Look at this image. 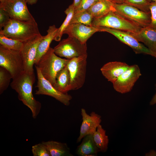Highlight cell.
Listing matches in <instances>:
<instances>
[{
  "label": "cell",
  "mask_w": 156,
  "mask_h": 156,
  "mask_svg": "<svg viewBox=\"0 0 156 156\" xmlns=\"http://www.w3.org/2000/svg\"><path fill=\"white\" fill-rule=\"evenodd\" d=\"M93 17L87 10L74 13L70 24L79 23L91 26Z\"/></svg>",
  "instance_id": "484cf974"
},
{
  "label": "cell",
  "mask_w": 156,
  "mask_h": 156,
  "mask_svg": "<svg viewBox=\"0 0 156 156\" xmlns=\"http://www.w3.org/2000/svg\"><path fill=\"white\" fill-rule=\"evenodd\" d=\"M150 2H156V0H147Z\"/></svg>",
  "instance_id": "74e56055"
},
{
  "label": "cell",
  "mask_w": 156,
  "mask_h": 156,
  "mask_svg": "<svg viewBox=\"0 0 156 156\" xmlns=\"http://www.w3.org/2000/svg\"><path fill=\"white\" fill-rule=\"evenodd\" d=\"M31 152L34 156H51L48 149L42 142L33 146Z\"/></svg>",
  "instance_id": "f1b7e54d"
},
{
  "label": "cell",
  "mask_w": 156,
  "mask_h": 156,
  "mask_svg": "<svg viewBox=\"0 0 156 156\" xmlns=\"http://www.w3.org/2000/svg\"><path fill=\"white\" fill-rule=\"evenodd\" d=\"M99 0H81L78 7L75 10L74 13L87 10Z\"/></svg>",
  "instance_id": "f546056e"
},
{
  "label": "cell",
  "mask_w": 156,
  "mask_h": 156,
  "mask_svg": "<svg viewBox=\"0 0 156 156\" xmlns=\"http://www.w3.org/2000/svg\"><path fill=\"white\" fill-rule=\"evenodd\" d=\"M38 81L36 86L38 89L35 92L36 95H45L52 97L64 105L68 106L72 99L71 96L67 93H62L56 90L52 85L46 79L41 73L40 70L35 65Z\"/></svg>",
  "instance_id": "30bf717a"
},
{
  "label": "cell",
  "mask_w": 156,
  "mask_h": 156,
  "mask_svg": "<svg viewBox=\"0 0 156 156\" xmlns=\"http://www.w3.org/2000/svg\"><path fill=\"white\" fill-rule=\"evenodd\" d=\"M100 151L96 146L92 135H86L83 138L81 144L78 146L77 154L80 156H96Z\"/></svg>",
  "instance_id": "d6986e66"
},
{
  "label": "cell",
  "mask_w": 156,
  "mask_h": 156,
  "mask_svg": "<svg viewBox=\"0 0 156 156\" xmlns=\"http://www.w3.org/2000/svg\"><path fill=\"white\" fill-rule=\"evenodd\" d=\"M25 1L28 4L32 5L36 3L38 0H25Z\"/></svg>",
  "instance_id": "8d00e7d4"
},
{
  "label": "cell",
  "mask_w": 156,
  "mask_h": 156,
  "mask_svg": "<svg viewBox=\"0 0 156 156\" xmlns=\"http://www.w3.org/2000/svg\"><path fill=\"white\" fill-rule=\"evenodd\" d=\"M100 31L99 27L87 26L79 23L70 24L63 32L68 36L76 38L82 44L86 43L87 40L95 33Z\"/></svg>",
  "instance_id": "9a60e30c"
},
{
  "label": "cell",
  "mask_w": 156,
  "mask_h": 156,
  "mask_svg": "<svg viewBox=\"0 0 156 156\" xmlns=\"http://www.w3.org/2000/svg\"><path fill=\"white\" fill-rule=\"evenodd\" d=\"M42 143L46 146L51 156H73L70 148L66 143L54 141L43 142Z\"/></svg>",
  "instance_id": "7402d4cb"
},
{
  "label": "cell",
  "mask_w": 156,
  "mask_h": 156,
  "mask_svg": "<svg viewBox=\"0 0 156 156\" xmlns=\"http://www.w3.org/2000/svg\"><path fill=\"white\" fill-rule=\"evenodd\" d=\"M68 59L58 57L51 47L41 57L35 65L40 69L43 76L53 85L58 73L66 66Z\"/></svg>",
  "instance_id": "3957f363"
},
{
  "label": "cell",
  "mask_w": 156,
  "mask_h": 156,
  "mask_svg": "<svg viewBox=\"0 0 156 156\" xmlns=\"http://www.w3.org/2000/svg\"><path fill=\"white\" fill-rule=\"evenodd\" d=\"M124 3L135 7L143 12L150 13L149 7L151 2L147 0H125Z\"/></svg>",
  "instance_id": "83f0119b"
},
{
  "label": "cell",
  "mask_w": 156,
  "mask_h": 156,
  "mask_svg": "<svg viewBox=\"0 0 156 156\" xmlns=\"http://www.w3.org/2000/svg\"><path fill=\"white\" fill-rule=\"evenodd\" d=\"M35 78L34 73L24 71L12 79L10 83L12 88L18 94L19 100L30 109L34 118H36L41 107L40 103L35 99L32 94Z\"/></svg>",
  "instance_id": "6da1fadb"
},
{
  "label": "cell",
  "mask_w": 156,
  "mask_h": 156,
  "mask_svg": "<svg viewBox=\"0 0 156 156\" xmlns=\"http://www.w3.org/2000/svg\"><path fill=\"white\" fill-rule=\"evenodd\" d=\"M87 55L68 59L66 65L69 71L70 82L69 91L82 87L85 80Z\"/></svg>",
  "instance_id": "5b68a950"
},
{
  "label": "cell",
  "mask_w": 156,
  "mask_h": 156,
  "mask_svg": "<svg viewBox=\"0 0 156 156\" xmlns=\"http://www.w3.org/2000/svg\"><path fill=\"white\" fill-rule=\"evenodd\" d=\"M0 34L23 42L41 35L35 19L22 21L10 18L0 31Z\"/></svg>",
  "instance_id": "7a4b0ae2"
},
{
  "label": "cell",
  "mask_w": 156,
  "mask_h": 156,
  "mask_svg": "<svg viewBox=\"0 0 156 156\" xmlns=\"http://www.w3.org/2000/svg\"><path fill=\"white\" fill-rule=\"evenodd\" d=\"M114 4H120L125 3V0H108Z\"/></svg>",
  "instance_id": "836d02e7"
},
{
  "label": "cell",
  "mask_w": 156,
  "mask_h": 156,
  "mask_svg": "<svg viewBox=\"0 0 156 156\" xmlns=\"http://www.w3.org/2000/svg\"><path fill=\"white\" fill-rule=\"evenodd\" d=\"M145 156H156V151L153 149H151L145 154Z\"/></svg>",
  "instance_id": "d6a6232c"
},
{
  "label": "cell",
  "mask_w": 156,
  "mask_h": 156,
  "mask_svg": "<svg viewBox=\"0 0 156 156\" xmlns=\"http://www.w3.org/2000/svg\"><path fill=\"white\" fill-rule=\"evenodd\" d=\"M11 18L8 13L0 8V29H1L9 22Z\"/></svg>",
  "instance_id": "1f68e13d"
},
{
  "label": "cell",
  "mask_w": 156,
  "mask_h": 156,
  "mask_svg": "<svg viewBox=\"0 0 156 156\" xmlns=\"http://www.w3.org/2000/svg\"><path fill=\"white\" fill-rule=\"evenodd\" d=\"M81 0H74L73 3L75 10L79 6Z\"/></svg>",
  "instance_id": "d590c367"
},
{
  "label": "cell",
  "mask_w": 156,
  "mask_h": 156,
  "mask_svg": "<svg viewBox=\"0 0 156 156\" xmlns=\"http://www.w3.org/2000/svg\"><path fill=\"white\" fill-rule=\"evenodd\" d=\"M113 6L114 12L138 26L142 28L150 26V13L125 3L113 4Z\"/></svg>",
  "instance_id": "8992f818"
},
{
  "label": "cell",
  "mask_w": 156,
  "mask_h": 156,
  "mask_svg": "<svg viewBox=\"0 0 156 156\" xmlns=\"http://www.w3.org/2000/svg\"><path fill=\"white\" fill-rule=\"evenodd\" d=\"M0 45L7 49L21 51L24 46V42L18 40L8 38L0 34Z\"/></svg>",
  "instance_id": "d4e9b609"
},
{
  "label": "cell",
  "mask_w": 156,
  "mask_h": 156,
  "mask_svg": "<svg viewBox=\"0 0 156 156\" xmlns=\"http://www.w3.org/2000/svg\"><path fill=\"white\" fill-rule=\"evenodd\" d=\"M99 28L100 31L107 32L113 35L120 41L131 48L136 53L149 55L156 58V53L140 43L129 32L105 27Z\"/></svg>",
  "instance_id": "8fae6325"
},
{
  "label": "cell",
  "mask_w": 156,
  "mask_h": 156,
  "mask_svg": "<svg viewBox=\"0 0 156 156\" xmlns=\"http://www.w3.org/2000/svg\"><path fill=\"white\" fill-rule=\"evenodd\" d=\"M58 29L54 25L49 27L47 30V35L44 36L38 46L35 60V65L37 64L41 57L50 47V44L56 36Z\"/></svg>",
  "instance_id": "ac0fdd59"
},
{
  "label": "cell",
  "mask_w": 156,
  "mask_h": 156,
  "mask_svg": "<svg viewBox=\"0 0 156 156\" xmlns=\"http://www.w3.org/2000/svg\"><path fill=\"white\" fill-rule=\"evenodd\" d=\"M25 0H6L0 3V8L3 9L11 18L22 21L34 19L29 11Z\"/></svg>",
  "instance_id": "7c38bea8"
},
{
  "label": "cell",
  "mask_w": 156,
  "mask_h": 156,
  "mask_svg": "<svg viewBox=\"0 0 156 156\" xmlns=\"http://www.w3.org/2000/svg\"><path fill=\"white\" fill-rule=\"evenodd\" d=\"M92 135L95 144L100 151L106 152L108 149L109 138L106 135V131L101 125H100L98 126Z\"/></svg>",
  "instance_id": "603a6c76"
},
{
  "label": "cell",
  "mask_w": 156,
  "mask_h": 156,
  "mask_svg": "<svg viewBox=\"0 0 156 156\" xmlns=\"http://www.w3.org/2000/svg\"><path fill=\"white\" fill-rule=\"evenodd\" d=\"M141 75L140 70L138 65L129 66L112 83L113 88L115 91L121 94L130 92Z\"/></svg>",
  "instance_id": "9c48e42d"
},
{
  "label": "cell",
  "mask_w": 156,
  "mask_h": 156,
  "mask_svg": "<svg viewBox=\"0 0 156 156\" xmlns=\"http://www.w3.org/2000/svg\"><path fill=\"white\" fill-rule=\"evenodd\" d=\"M0 66L8 71L12 79L24 71L23 60L20 51L0 46Z\"/></svg>",
  "instance_id": "52a82bcc"
},
{
  "label": "cell",
  "mask_w": 156,
  "mask_h": 156,
  "mask_svg": "<svg viewBox=\"0 0 156 156\" xmlns=\"http://www.w3.org/2000/svg\"><path fill=\"white\" fill-rule=\"evenodd\" d=\"M113 4L108 0H99L87 10L94 18H100L111 11H114Z\"/></svg>",
  "instance_id": "ffe728a7"
},
{
  "label": "cell",
  "mask_w": 156,
  "mask_h": 156,
  "mask_svg": "<svg viewBox=\"0 0 156 156\" xmlns=\"http://www.w3.org/2000/svg\"><path fill=\"white\" fill-rule=\"evenodd\" d=\"M75 8L73 4L70 5L64 11L66 16L62 25L58 29L57 32L54 40L59 41L61 40L63 32L70 23L74 13Z\"/></svg>",
  "instance_id": "cb8c5ba5"
},
{
  "label": "cell",
  "mask_w": 156,
  "mask_h": 156,
  "mask_svg": "<svg viewBox=\"0 0 156 156\" xmlns=\"http://www.w3.org/2000/svg\"><path fill=\"white\" fill-rule=\"evenodd\" d=\"M125 62L120 61L108 62L104 64L100 70L103 76L112 83L129 67Z\"/></svg>",
  "instance_id": "2e32d148"
},
{
  "label": "cell",
  "mask_w": 156,
  "mask_h": 156,
  "mask_svg": "<svg viewBox=\"0 0 156 156\" xmlns=\"http://www.w3.org/2000/svg\"><path fill=\"white\" fill-rule=\"evenodd\" d=\"M44 36L41 35L24 42L23 49L21 51L23 61L24 71L34 73L33 66L35 64L38 47Z\"/></svg>",
  "instance_id": "4fadbf2b"
},
{
  "label": "cell",
  "mask_w": 156,
  "mask_h": 156,
  "mask_svg": "<svg viewBox=\"0 0 156 156\" xmlns=\"http://www.w3.org/2000/svg\"><path fill=\"white\" fill-rule=\"evenodd\" d=\"M70 77L67 66L61 70L57 73L55 82L53 87L59 91L64 94L69 91Z\"/></svg>",
  "instance_id": "44dd1931"
},
{
  "label": "cell",
  "mask_w": 156,
  "mask_h": 156,
  "mask_svg": "<svg viewBox=\"0 0 156 156\" xmlns=\"http://www.w3.org/2000/svg\"><path fill=\"white\" fill-rule=\"evenodd\" d=\"M53 49L56 55L68 59L87 55L86 43L82 44L76 38L69 36L62 40Z\"/></svg>",
  "instance_id": "ba28073f"
},
{
  "label": "cell",
  "mask_w": 156,
  "mask_h": 156,
  "mask_svg": "<svg viewBox=\"0 0 156 156\" xmlns=\"http://www.w3.org/2000/svg\"><path fill=\"white\" fill-rule=\"evenodd\" d=\"M91 26L105 27L131 33L137 32L141 28L113 11H111L102 17L93 18Z\"/></svg>",
  "instance_id": "277c9868"
},
{
  "label": "cell",
  "mask_w": 156,
  "mask_h": 156,
  "mask_svg": "<svg viewBox=\"0 0 156 156\" xmlns=\"http://www.w3.org/2000/svg\"><path fill=\"white\" fill-rule=\"evenodd\" d=\"M139 42L143 43L149 49L156 53V29L148 26L142 28L136 32H129Z\"/></svg>",
  "instance_id": "e0dca14e"
},
{
  "label": "cell",
  "mask_w": 156,
  "mask_h": 156,
  "mask_svg": "<svg viewBox=\"0 0 156 156\" xmlns=\"http://www.w3.org/2000/svg\"><path fill=\"white\" fill-rule=\"evenodd\" d=\"M12 77L9 73L5 68L0 67V94H1L8 88Z\"/></svg>",
  "instance_id": "4316f807"
},
{
  "label": "cell",
  "mask_w": 156,
  "mask_h": 156,
  "mask_svg": "<svg viewBox=\"0 0 156 156\" xmlns=\"http://www.w3.org/2000/svg\"><path fill=\"white\" fill-rule=\"evenodd\" d=\"M156 104V92L153 96L151 100L150 101L149 104L150 105H153Z\"/></svg>",
  "instance_id": "e575fe53"
},
{
  "label": "cell",
  "mask_w": 156,
  "mask_h": 156,
  "mask_svg": "<svg viewBox=\"0 0 156 156\" xmlns=\"http://www.w3.org/2000/svg\"><path fill=\"white\" fill-rule=\"evenodd\" d=\"M81 115L82 122L79 135L77 140V142H79L86 135H93L101 122V116L94 112H92L89 115L87 113L85 109L82 108Z\"/></svg>",
  "instance_id": "5bb4252c"
},
{
  "label": "cell",
  "mask_w": 156,
  "mask_h": 156,
  "mask_svg": "<svg viewBox=\"0 0 156 156\" xmlns=\"http://www.w3.org/2000/svg\"><path fill=\"white\" fill-rule=\"evenodd\" d=\"M149 8L151 16L150 26L156 29V2H151Z\"/></svg>",
  "instance_id": "4dcf8cb0"
},
{
  "label": "cell",
  "mask_w": 156,
  "mask_h": 156,
  "mask_svg": "<svg viewBox=\"0 0 156 156\" xmlns=\"http://www.w3.org/2000/svg\"><path fill=\"white\" fill-rule=\"evenodd\" d=\"M6 0H0V3H2Z\"/></svg>",
  "instance_id": "f35d334b"
}]
</instances>
